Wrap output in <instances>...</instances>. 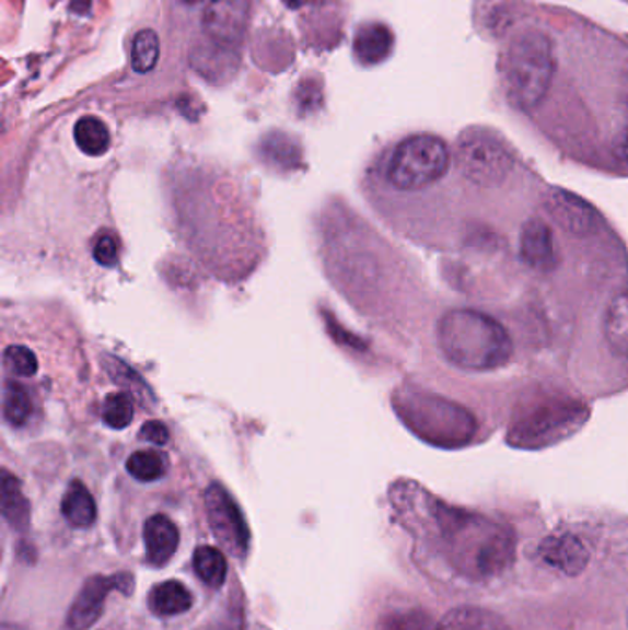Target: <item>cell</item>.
<instances>
[{"label": "cell", "mask_w": 628, "mask_h": 630, "mask_svg": "<svg viewBox=\"0 0 628 630\" xmlns=\"http://www.w3.org/2000/svg\"><path fill=\"white\" fill-rule=\"evenodd\" d=\"M140 438L146 439L148 443L164 446L170 441L168 428L164 427L161 420H150L140 430Z\"/></svg>", "instance_id": "obj_27"}, {"label": "cell", "mask_w": 628, "mask_h": 630, "mask_svg": "<svg viewBox=\"0 0 628 630\" xmlns=\"http://www.w3.org/2000/svg\"><path fill=\"white\" fill-rule=\"evenodd\" d=\"M393 35L384 24H369L356 34L354 52L361 63L376 65L389 56Z\"/></svg>", "instance_id": "obj_14"}, {"label": "cell", "mask_w": 628, "mask_h": 630, "mask_svg": "<svg viewBox=\"0 0 628 630\" xmlns=\"http://www.w3.org/2000/svg\"><path fill=\"white\" fill-rule=\"evenodd\" d=\"M555 58L551 43L544 34L524 32L507 54V85L512 102L530 112L540 104L551 83Z\"/></svg>", "instance_id": "obj_3"}, {"label": "cell", "mask_w": 628, "mask_h": 630, "mask_svg": "<svg viewBox=\"0 0 628 630\" xmlns=\"http://www.w3.org/2000/svg\"><path fill=\"white\" fill-rule=\"evenodd\" d=\"M148 605L150 610L161 618L179 616L193 607V594L179 581H164L153 586L148 595Z\"/></svg>", "instance_id": "obj_12"}, {"label": "cell", "mask_w": 628, "mask_h": 630, "mask_svg": "<svg viewBox=\"0 0 628 630\" xmlns=\"http://www.w3.org/2000/svg\"><path fill=\"white\" fill-rule=\"evenodd\" d=\"M520 257L525 266L549 273L560 262V249L553 229L542 220H530L520 233Z\"/></svg>", "instance_id": "obj_8"}, {"label": "cell", "mask_w": 628, "mask_h": 630, "mask_svg": "<svg viewBox=\"0 0 628 630\" xmlns=\"http://www.w3.org/2000/svg\"><path fill=\"white\" fill-rule=\"evenodd\" d=\"M93 257L104 268H113L118 262V242L113 234H102L93 245Z\"/></svg>", "instance_id": "obj_26"}, {"label": "cell", "mask_w": 628, "mask_h": 630, "mask_svg": "<svg viewBox=\"0 0 628 630\" xmlns=\"http://www.w3.org/2000/svg\"><path fill=\"white\" fill-rule=\"evenodd\" d=\"M435 630H511L498 614L487 608L460 607L442 618Z\"/></svg>", "instance_id": "obj_13"}, {"label": "cell", "mask_w": 628, "mask_h": 630, "mask_svg": "<svg viewBox=\"0 0 628 630\" xmlns=\"http://www.w3.org/2000/svg\"><path fill=\"white\" fill-rule=\"evenodd\" d=\"M437 627L431 621L430 616L425 612L395 614L387 619L385 630H435Z\"/></svg>", "instance_id": "obj_25"}, {"label": "cell", "mask_w": 628, "mask_h": 630, "mask_svg": "<svg viewBox=\"0 0 628 630\" xmlns=\"http://www.w3.org/2000/svg\"><path fill=\"white\" fill-rule=\"evenodd\" d=\"M128 579L124 573L115 578L94 575L88 579L67 614V627L70 630H88L89 627H93L104 612V602L111 590L129 588L131 583L124 584Z\"/></svg>", "instance_id": "obj_7"}, {"label": "cell", "mask_w": 628, "mask_h": 630, "mask_svg": "<svg viewBox=\"0 0 628 630\" xmlns=\"http://www.w3.org/2000/svg\"><path fill=\"white\" fill-rule=\"evenodd\" d=\"M159 52V37L153 30H140L139 34L135 35L133 47H131V65L139 74H146L158 65Z\"/></svg>", "instance_id": "obj_22"}, {"label": "cell", "mask_w": 628, "mask_h": 630, "mask_svg": "<svg viewBox=\"0 0 628 630\" xmlns=\"http://www.w3.org/2000/svg\"><path fill=\"white\" fill-rule=\"evenodd\" d=\"M449 170V144L437 135H414L391 153L385 182L398 192H419L441 182Z\"/></svg>", "instance_id": "obj_4"}, {"label": "cell", "mask_w": 628, "mask_h": 630, "mask_svg": "<svg viewBox=\"0 0 628 630\" xmlns=\"http://www.w3.org/2000/svg\"><path fill=\"white\" fill-rule=\"evenodd\" d=\"M441 352L463 371H495L512 357L511 336L492 315L477 310H450L437 327Z\"/></svg>", "instance_id": "obj_1"}, {"label": "cell", "mask_w": 628, "mask_h": 630, "mask_svg": "<svg viewBox=\"0 0 628 630\" xmlns=\"http://www.w3.org/2000/svg\"><path fill=\"white\" fill-rule=\"evenodd\" d=\"M540 553L551 567L560 572L577 575L588 564V551L584 544L573 535H557L542 544Z\"/></svg>", "instance_id": "obj_11"}, {"label": "cell", "mask_w": 628, "mask_h": 630, "mask_svg": "<svg viewBox=\"0 0 628 630\" xmlns=\"http://www.w3.org/2000/svg\"><path fill=\"white\" fill-rule=\"evenodd\" d=\"M205 508L216 540L233 557L245 559L249 553V525L228 489L220 483L210 485L205 492Z\"/></svg>", "instance_id": "obj_5"}, {"label": "cell", "mask_w": 628, "mask_h": 630, "mask_svg": "<svg viewBox=\"0 0 628 630\" xmlns=\"http://www.w3.org/2000/svg\"><path fill=\"white\" fill-rule=\"evenodd\" d=\"M126 468H128L129 476H133L137 481L152 483L166 474V459L155 450H139L133 455H129Z\"/></svg>", "instance_id": "obj_20"}, {"label": "cell", "mask_w": 628, "mask_h": 630, "mask_svg": "<svg viewBox=\"0 0 628 630\" xmlns=\"http://www.w3.org/2000/svg\"><path fill=\"white\" fill-rule=\"evenodd\" d=\"M2 413H4V419L10 427L21 428L28 422L32 402H30V395L23 385L7 382L4 397H2Z\"/></svg>", "instance_id": "obj_21"}, {"label": "cell", "mask_w": 628, "mask_h": 630, "mask_svg": "<svg viewBox=\"0 0 628 630\" xmlns=\"http://www.w3.org/2000/svg\"><path fill=\"white\" fill-rule=\"evenodd\" d=\"M72 8L78 13H85L91 8V0H72Z\"/></svg>", "instance_id": "obj_29"}, {"label": "cell", "mask_w": 628, "mask_h": 630, "mask_svg": "<svg viewBox=\"0 0 628 630\" xmlns=\"http://www.w3.org/2000/svg\"><path fill=\"white\" fill-rule=\"evenodd\" d=\"M245 19V0H210L209 8L205 10V32L218 45H234L244 34Z\"/></svg>", "instance_id": "obj_9"}, {"label": "cell", "mask_w": 628, "mask_h": 630, "mask_svg": "<svg viewBox=\"0 0 628 630\" xmlns=\"http://www.w3.org/2000/svg\"><path fill=\"white\" fill-rule=\"evenodd\" d=\"M61 513L72 527L85 529L96 520V502L82 481H72L65 492Z\"/></svg>", "instance_id": "obj_15"}, {"label": "cell", "mask_w": 628, "mask_h": 630, "mask_svg": "<svg viewBox=\"0 0 628 630\" xmlns=\"http://www.w3.org/2000/svg\"><path fill=\"white\" fill-rule=\"evenodd\" d=\"M183 2H187V4H196L199 0H183Z\"/></svg>", "instance_id": "obj_30"}, {"label": "cell", "mask_w": 628, "mask_h": 630, "mask_svg": "<svg viewBox=\"0 0 628 630\" xmlns=\"http://www.w3.org/2000/svg\"><path fill=\"white\" fill-rule=\"evenodd\" d=\"M144 544L148 562L153 567H163L179 546L177 525L164 514H153L144 524Z\"/></svg>", "instance_id": "obj_10"}, {"label": "cell", "mask_w": 628, "mask_h": 630, "mask_svg": "<svg viewBox=\"0 0 628 630\" xmlns=\"http://www.w3.org/2000/svg\"><path fill=\"white\" fill-rule=\"evenodd\" d=\"M603 332L606 341L619 357H628V293L617 295L603 319Z\"/></svg>", "instance_id": "obj_16"}, {"label": "cell", "mask_w": 628, "mask_h": 630, "mask_svg": "<svg viewBox=\"0 0 628 630\" xmlns=\"http://www.w3.org/2000/svg\"><path fill=\"white\" fill-rule=\"evenodd\" d=\"M133 400L126 393H111L104 400L102 417L107 427L113 430H124L133 420Z\"/></svg>", "instance_id": "obj_23"}, {"label": "cell", "mask_w": 628, "mask_h": 630, "mask_svg": "<svg viewBox=\"0 0 628 630\" xmlns=\"http://www.w3.org/2000/svg\"><path fill=\"white\" fill-rule=\"evenodd\" d=\"M442 529L450 557L468 578L496 575L509 567L514 555L511 532L484 516L444 511Z\"/></svg>", "instance_id": "obj_2"}, {"label": "cell", "mask_w": 628, "mask_h": 630, "mask_svg": "<svg viewBox=\"0 0 628 630\" xmlns=\"http://www.w3.org/2000/svg\"><path fill=\"white\" fill-rule=\"evenodd\" d=\"M4 368L19 378H32L39 371V362L34 352L23 345H12L4 350Z\"/></svg>", "instance_id": "obj_24"}, {"label": "cell", "mask_w": 628, "mask_h": 630, "mask_svg": "<svg viewBox=\"0 0 628 630\" xmlns=\"http://www.w3.org/2000/svg\"><path fill=\"white\" fill-rule=\"evenodd\" d=\"M461 166L466 177L481 187H495L505 182L511 168V158L505 148L485 137L470 139L461 148Z\"/></svg>", "instance_id": "obj_6"}, {"label": "cell", "mask_w": 628, "mask_h": 630, "mask_svg": "<svg viewBox=\"0 0 628 630\" xmlns=\"http://www.w3.org/2000/svg\"><path fill=\"white\" fill-rule=\"evenodd\" d=\"M194 568L198 578L212 588H220L228 579V559L220 549L201 546L194 553Z\"/></svg>", "instance_id": "obj_18"}, {"label": "cell", "mask_w": 628, "mask_h": 630, "mask_svg": "<svg viewBox=\"0 0 628 630\" xmlns=\"http://www.w3.org/2000/svg\"><path fill=\"white\" fill-rule=\"evenodd\" d=\"M625 120H623V128L617 135L616 155L621 159L623 163H628V100L627 107H625Z\"/></svg>", "instance_id": "obj_28"}, {"label": "cell", "mask_w": 628, "mask_h": 630, "mask_svg": "<svg viewBox=\"0 0 628 630\" xmlns=\"http://www.w3.org/2000/svg\"><path fill=\"white\" fill-rule=\"evenodd\" d=\"M2 513H4V518L18 529H23L24 525H28V502L21 492L18 479L8 472H4V478H2Z\"/></svg>", "instance_id": "obj_19"}, {"label": "cell", "mask_w": 628, "mask_h": 630, "mask_svg": "<svg viewBox=\"0 0 628 630\" xmlns=\"http://www.w3.org/2000/svg\"><path fill=\"white\" fill-rule=\"evenodd\" d=\"M74 140L85 155L100 158L111 147L109 129L96 117H83L74 126Z\"/></svg>", "instance_id": "obj_17"}]
</instances>
